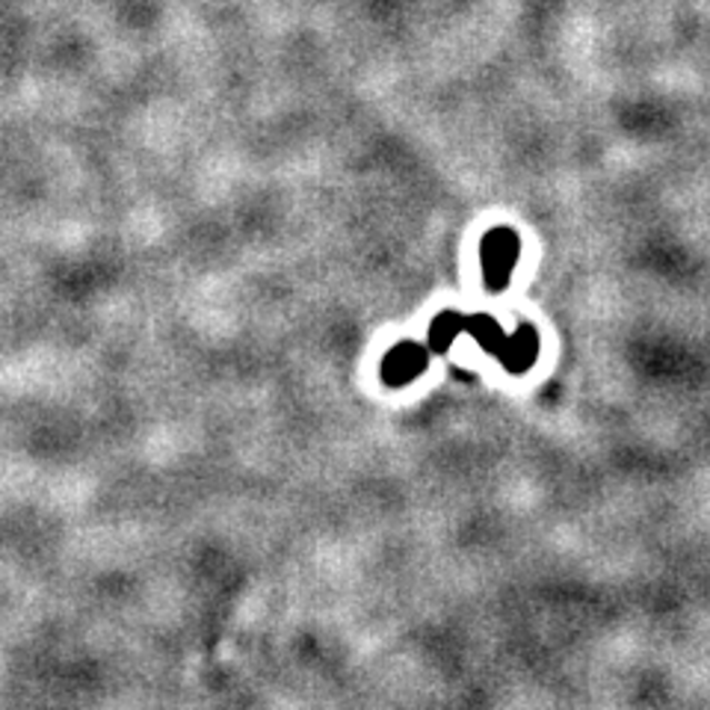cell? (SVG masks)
Instances as JSON below:
<instances>
[{"instance_id":"2","label":"cell","mask_w":710,"mask_h":710,"mask_svg":"<svg viewBox=\"0 0 710 710\" xmlns=\"http://www.w3.org/2000/svg\"><path fill=\"white\" fill-rule=\"evenodd\" d=\"M432 350L418 341H400L382 356L379 364V377L388 388H406L418 382V379L430 370Z\"/></svg>"},{"instance_id":"3","label":"cell","mask_w":710,"mask_h":710,"mask_svg":"<svg viewBox=\"0 0 710 710\" xmlns=\"http://www.w3.org/2000/svg\"><path fill=\"white\" fill-rule=\"evenodd\" d=\"M542 352V338L533 323H518L516 332H507V341L500 347L494 359L500 361V368L512 373V377H524L527 370L533 368Z\"/></svg>"},{"instance_id":"1","label":"cell","mask_w":710,"mask_h":710,"mask_svg":"<svg viewBox=\"0 0 710 710\" xmlns=\"http://www.w3.org/2000/svg\"><path fill=\"white\" fill-rule=\"evenodd\" d=\"M518 258H521V237L516 229L500 226V229L486 231L480 243V261H482V281L489 293L507 290L512 270H516Z\"/></svg>"},{"instance_id":"4","label":"cell","mask_w":710,"mask_h":710,"mask_svg":"<svg viewBox=\"0 0 710 710\" xmlns=\"http://www.w3.org/2000/svg\"><path fill=\"white\" fill-rule=\"evenodd\" d=\"M466 317L457 308H444L441 314L432 317L430 332H427V347L432 350V356H441L448 352L453 343H457L459 334H466Z\"/></svg>"},{"instance_id":"5","label":"cell","mask_w":710,"mask_h":710,"mask_svg":"<svg viewBox=\"0 0 710 710\" xmlns=\"http://www.w3.org/2000/svg\"><path fill=\"white\" fill-rule=\"evenodd\" d=\"M466 334H471L473 341L480 343L482 350L489 352V356H498L500 347H503V341H507L503 326H500L491 314H468L466 317Z\"/></svg>"}]
</instances>
